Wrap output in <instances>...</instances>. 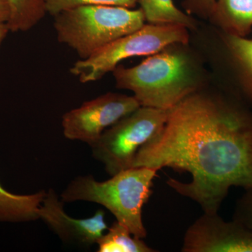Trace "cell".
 I'll use <instances>...</instances> for the list:
<instances>
[{
  "mask_svg": "<svg viewBox=\"0 0 252 252\" xmlns=\"http://www.w3.org/2000/svg\"><path fill=\"white\" fill-rule=\"evenodd\" d=\"M10 17L6 23L10 32H27L35 27L46 14V0H7Z\"/></svg>",
  "mask_w": 252,
  "mask_h": 252,
  "instance_id": "13",
  "label": "cell"
},
{
  "mask_svg": "<svg viewBox=\"0 0 252 252\" xmlns=\"http://www.w3.org/2000/svg\"><path fill=\"white\" fill-rule=\"evenodd\" d=\"M64 203L54 189H48L38 210L39 220L64 243L84 247L97 244L108 229L105 212L98 210L89 218H73L64 211Z\"/></svg>",
  "mask_w": 252,
  "mask_h": 252,
  "instance_id": "9",
  "label": "cell"
},
{
  "mask_svg": "<svg viewBox=\"0 0 252 252\" xmlns=\"http://www.w3.org/2000/svg\"><path fill=\"white\" fill-rule=\"evenodd\" d=\"M10 32L9 28L6 23H0V49L1 45L4 42L5 38L7 36L8 33Z\"/></svg>",
  "mask_w": 252,
  "mask_h": 252,
  "instance_id": "20",
  "label": "cell"
},
{
  "mask_svg": "<svg viewBox=\"0 0 252 252\" xmlns=\"http://www.w3.org/2000/svg\"><path fill=\"white\" fill-rule=\"evenodd\" d=\"M215 4L216 0H186L184 2V6L189 14L210 18L213 14Z\"/></svg>",
  "mask_w": 252,
  "mask_h": 252,
  "instance_id": "18",
  "label": "cell"
},
{
  "mask_svg": "<svg viewBox=\"0 0 252 252\" xmlns=\"http://www.w3.org/2000/svg\"><path fill=\"white\" fill-rule=\"evenodd\" d=\"M167 111L141 107L104 131L91 146L93 157L112 177L132 167L141 147L162 130Z\"/></svg>",
  "mask_w": 252,
  "mask_h": 252,
  "instance_id": "6",
  "label": "cell"
},
{
  "mask_svg": "<svg viewBox=\"0 0 252 252\" xmlns=\"http://www.w3.org/2000/svg\"><path fill=\"white\" fill-rule=\"evenodd\" d=\"M182 252H252V229L204 212L186 231Z\"/></svg>",
  "mask_w": 252,
  "mask_h": 252,
  "instance_id": "8",
  "label": "cell"
},
{
  "mask_svg": "<svg viewBox=\"0 0 252 252\" xmlns=\"http://www.w3.org/2000/svg\"><path fill=\"white\" fill-rule=\"evenodd\" d=\"M54 17L58 40L75 51L80 60L145 24L142 9L107 5L79 6Z\"/></svg>",
  "mask_w": 252,
  "mask_h": 252,
  "instance_id": "4",
  "label": "cell"
},
{
  "mask_svg": "<svg viewBox=\"0 0 252 252\" xmlns=\"http://www.w3.org/2000/svg\"><path fill=\"white\" fill-rule=\"evenodd\" d=\"M137 3V0H46V11L47 14L56 16L63 11L81 6L107 5L132 9Z\"/></svg>",
  "mask_w": 252,
  "mask_h": 252,
  "instance_id": "16",
  "label": "cell"
},
{
  "mask_svg": "<svg viewBox=\"0 0 252 252\" xmlns=\"http://www.w3.org/2000/svg\"><path fill=\"white\" fill-rule=\"evenodd\" d=\"M225 43L244 94L252 103V39L225 34Z\"/></svg>",
  "mask_w": 252,
  "mask_h": 252,
  "instance_id": "12",
  "label": "cell"
},
{
  "mask_svg": "<svg viewBox=\"0 0 252 252\" xmlns=\"http://www.w3.org/2000/svg\"><path fill=\"white\" fill-rule=\"evenodd\" d=\"M158 170L133 167L99 182L91 175L78 176L61 194L64 203L90 202L105 207L121 224L137 238L147 237L142 209L152 195L154 178Z\"/></svg>",
  "mask_w": 252,
  "mask_h": 252,
  "instance_id": "3",
  "label": "cell"
},
{
  "mask_svg": "<svg viewBox=\"0 0 252 252\" xmlns=\"http://www.w3.org/2000/svg\"><path fill=\"white\" fill-rule=\"evenodd\" d=\"M210 18L225 34L246 36L252 29V0H216Z\"/></svg>",
  "mask_w": 252,
  "mask_h": 252,
  "instance_id": "11",
  "label": "cell"
},
{
  "mask_svg": "<svg viewBox=\"0 0 252 252\" xmlns=\"http://www.w3.org/2000/svg\"><path fill=\"white\" fill-rule=\"evenodd\" d=\"M145 21L151 24L180 25L187 28L195 26V21L176 7L172 0H137Z\"/></svg>",
  "mask_w": 252,
  "mask_h": 252,
  "instance_id": "14",
  "label": "cell"
},
{
  "mask_svg": "<svg viewBox=\"0 0 252 252\" xmlns=\"http://www.w3.org/2000/svg\"><path fill=\"white\" fill-rule=\"evenodd\" d=\"M10 17V7L7 0H0V23H6Z\"/></svg>",
  "mask_w": 252,
  "mask_h": 252,
  "instance_id": "19",
  "label": "cell"
},
{
  "mask_svg": "<svg viewBox=\"0 0 252 252\" xmlns=\"http://www.w3.org/2000/svg\"><path fill=\"white\" fill-rule=\"evenodd\" d=\"M98 252H156L142 239L131 234L129 230L116 220L108 231L97 240Z\"/></svg>",
  "mask_w": 252,
  "mask_h": 252,
  "instance_id": "15",
  "label": "cell"
},
{
  "mask_svg": "<svg viewBox=\"0 0 252 252\" xmlns=\"http://www.w3.org/2000/svg\"><path fill=\"white\" fill-rule=\"evenodd\" d=\"M245 190L237 201L233 220L252 229V189Z\"/></svg>",
  "mask_w": 252,
  "mask_h": 252,
  "instance_id": "17",
  "label": "cell"
},
{
  "mask_svg": "<svg viewBox=\"0 0 252 252\" xmlns=\"http://www.w3.org/2000/svg\"><path fill=\"white\" fill-rule=\"evenodd\" d=\"M46 190L20 195L8 191L0 183V223H27L39 220L38 210Z\"/></svg>",
  "mask_w": 252,
  "mask_h": 252,
  "instance_id": "10",
  "label": "cell"
},
{
  "mask_svg": "<svg viewBox=\"0 0 252 252\" xmlns=\"http://www.w3.org/2000/svg\"><path fill=\"white\" fill-rule=\"evenodd\" d=\"M173 45L151 55L134 67L118 65L112 71L118 89L132 91L142 107L165 111L198 91L190 59Z\"/></svg>",
  "mask_w": 252,
  "mask_h": 252,
  "instance_id": "2",
  "label": "cell"
},
{
  "mask_svg": "<svg viewBox=\"0 0 252 252\" xmlns=\"http://www.w3.org/2000/svg\"><path fill=\"white\" fill-rule=\"evenodd\" d=\"M140 107L134 96L102 94L63 116V135L68 140L80 141L91 147L107 128Z\"/></svg>",
  "mask_w": 252,
  "mask_h": 252,
  "instance_id": "7",
  "label": "cell"
},
{
  "mask_svg": "<svg viewBox=\"0 0 252 252\" xmlns=\"http://www.w3.org/2000/svg\"><path fill=\"white\" fill-rule=\"evenodd\" d=\"M187 28L180 25L144 24L140 29L119 38L94 55L77 61L69 72L82 84L94 82L112 71L124 60L151 56L173 44H188Z\"/></svg>",
  "mask_w": 252,
  "mask_h": 252,
  "instance_id": "5",
  "label": "cell"
},
{
  "mask_svg": "<svg viewBox=\"0 0 252 252\" xmlns=\"http://www.w3.org/2000/svg\"><path fill=\"white\" fill-rule=\"evenodd\" d=\"M133 167H170L191 181L166 184L217 213L231 187L252 189V113L221 96L193 93L167 111L162 130L141 147Z\"/></svg>",
  "mask_w": 252,
  "mask_h": 252,
  "instance_id": "1",
  "label": "cell"
}]
</instances>
